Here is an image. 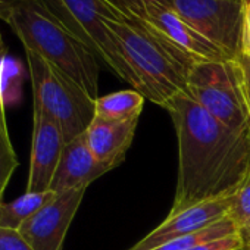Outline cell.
I'll return each mask as SVG.
<instances>
[{
    "label": "cell",
    "mask_w": 250,
    "mask_h": 250,
    "mask_svg": "<svg viewBox=\"0 0 250 250\" xmlns=\"http://www.w3.org/2000/svg\"><path fill=\"white\" fill-rule=\"evenodd\" d=\"M33 124L27 193H43L50 190L66 143L59 124L37 106H34Z\"/></svg>",
    "instance_id": "cell-10"
},
{
    "label": "cell",
    "mask_w": 250,
    "mask_h": 250,
    "mask_svg": "<svg viewBox=\"0 0 250 250\" xmlns=\"http://www.w3.org/2000/svg\"><path fill=\"white\" fill-rule=\"evenodd\" d=\"M5 52H6V49H5V43H3L2 34H0V59H2V58L5 56Z\"/></svg>",
    "instance_id": "cell-26"
},
{
    "label": "cell",
    "mask_w": 250,
    "mask_h": 250,
    "mask_svg": "<svg viewBox=\"0 0 250 250\" xmlns=\"http://www.w3.org/2000/svg\"><path fill=\"white\" fill-rule=\"evenodd\" d=\"M109 171L110 168L94 158L87 145L85 134H81L65 145L50 190L55 194H61L72 190L88 188L93 181Z\"/></svg>",
    "instance_id": "cell-12"
},
{
    "label": "cell",
    "mask_w": 250,
    "mask_h": 250,
    "mask_svg": "<svg viewBox=\"0 0 250 250\" xmlns=\"http://www.w3.org/2000/svg\"><path fill=\"white\" fill-rule=\"evenodd\" d=\"M124 17L168 40L197 62L232 59L191 28L172 6L146 0H109Z\"/></svg>",
    "instance_id": "cell-7"
},
{
    "label": "cell",
    "mask_w": 250,
    "mask_h": 250,
    "mask_svg": "<svg viewBox=\"0 0 250 250\" xmlns=\"http://www.w3.org/2000/svg\"><path fill=\"white\" fill-rule=\"evenodd\" d=\"M184 91L225 127L234 131L250 130V109L235 58L197 62L187 77Z\"/></svg>",
    "instance_id": "cell-5"
},
{
    "label": "cell",
    "mask_w": 250,
    "mask_h": 250,
    "mask_svg": "<svg viewBox=\"0 0 250 250\" xmlns=\"http://www.w3.org/2000/svg\"><path fill=\"white\" fill-rule=\"evenodd\" d=\"M17 167H18V159L8 130L5 102L0 97V203H2L5 188Z\"/></svg>",
    "instance_id": "cell-17"
},
{
    "label": "cell",
    "mask_w": 250,
    "mask_h": 250,
    "mask_svg": "<svg viewBox=\"0 0 250 250\" xmlns=\"http://www.w3.org/2000/svg\"><path fill=\"white\" fill-rule=\"evenodd\" d=\"M228 216L235 224L246 249L250 246V178H247L240 190L232 196Z\"/></svg>",
    "instance_id": "cell-18"
},
{
    "label": "cell",
    "mask_w": 250,
    "mask_h": 250,
    "mask_svg": "<svg viewBox=\"0 0 250 250\" xmlns=\"http://www.w3.org/2000/svg\"><path fill=\"white\" fill-rule=\"evenodd\" d=\"M137 124L139 121L113 122L94 116L84 133L94 158L110 169L119 167L133 145Z\"/></svg>",
    "instance_id": "cell-13"
},
{
    "label": "cell",
    "mask_w": 250,
    "mask_h": 250,
    "mask_svg": "<svg viewBox=\"0 0 250 250\" xmlns=\"http://www.w3.org/2000/svg\"><path fill=\"white\" fill-rule=\"evenodd\" d=\"M24 44L74 80L90 97L97 99V56L66 30L39 0L15 3L5 21Z\"/></svg>",
    "instance_id": "cell-3"
},
{
    "label": "cell",
    "mask_w": 250,
    "mask_h": 250,
    "mask_svg": "<svg viewBox=\"0 0 250 250\" xmlns=\"http://www.w3.org/2000/svg\"><path fill=\"white\" fill-rule=\"evenodd\" d=\"M20 2H22V0H0V6H14Z\"/></svg>",
    "instance_id": "cell-24"
},
{
    "label": "cell",
    "mask_w": 250,
    "mask_h": 250,
    "mask_svg": "<svg viewBox=\"0 0 250 250\" xmlns=\"http://www.w3.org/2000/svg\"><path fill=\"white\" fill-rule=\"evenodd\" d=\"M87 188L56 194L18 229L34 250H62Z\"/></svg>",
    "instance_id": "cell-9"
},
{
    "label": "cell",
    "mask_w": 250,
    "mask_h": 250,
    "mask_svg": "<svg viewBox=\"0 0 250 250\" xmlns=\"http://www.w3.org/2000/svg\"><path fill=\"white\" fill-rule=\"evenodd\" d=\"M164 109L178 140V177L169 213L234 196L250 174V130L225 127L186 91L172 96Z\"/></svg>",
    "instance_id": "cell-1"
},
{
    "label": "cell",
    "mask_w": 250,
    "mask_h": 250,
    "mask_svg": "<svg viewBox=\"0 0 250 250\" xmlns=\"http://www.w3.org/2000/svg\"><path fill=\"white\" fill-rule=\"evenodd\" d=\"M172 8L229 58L240 55L241 0H172Z\"/></svg>",
    "instance_id": "cell-8"
},
{
    "label": "cell",
    "mask_w": 250,
    "mask_h": 250,
    "mask_svg": "<svg viewBox=\"0 0 250 250\" xmlns=\"http://www.w3.org/2000/svg\"><path fill=\"white\" fill-rule=\"evenodd\" d=\"M34 93V106L50 115L63 133L65 143L84 134L94 119V100L74 80L40 55L25 50Z\"/></svg>",
    "instance_id": "cell-4"
},
{
    "label": "cell",
    "mask_w": 250,
    "mask_h": 250,
    "mask_svg": "<svg viewBox=\"0 0 250 250\" xmlns=\"http://www.w3.org/2000/svg\"><path fill=\"white\" fill-rule=\"evenodd\" d=\"M146 2L161 3V5H165V6H172V0H146Z\"/></svg>",
    "instance_id": "cell-25"
},
{
    "label": "cell",
    "mask_w": 250,
    "mask_h": 250,
    "mask_svg": "<svg viewBox=\"0 0 250 250\" xmlns=\"http://www.w3.org/2000/svg\"><path fill=\"white\" fill-rule=\"evenodd\" d=\"M0 250H34L18 229L0 227Z\"/></svg>",
    "instance_id": "cell-19"
},
{
    "label": "cell",
    "mask_w": 250,
    "mask_h": 250,
    "mask_svg": "<svg viewBox=\"0 0 250 250\" xmlns=\"http://www.w3.org/2000/svg\"><path fill=\"white\" fill-rule=\"evenodd\" d=\"M232 196L194 205L178 213H169L156 228L128 250H152L171 240L196 232L228 215Z\"/></svg>",
    "instance_id": "cell-11"
},
{
    "label": "cell",
    "mask_w": 250,
    "mask_h": 250,
    "mask_svg": "<svg viewBox=\"0 0 250 250\" xmlns=\"http://www.w3.org/2000/svg\"><path fill=\"white\" fill-rule=\"evenodd\" d=\"M240 71H241V81H243V88H244V94H246V100L250 109V56H243L238 55L235 58Z\"/></svg>",
    "instance_id": "cell-22"
},
{
    "label": "cell",
    "mask_w": 250,
    "mask_h": 250,
    "mask_svg": "<svg viewBox=\"0 0 250 250\" xmlns=\"http://www.w3.org/2000/svg\"><path fill=\"white\" fill-rule=\"evenodd\" d=\"M146 97L136 90H121L94 100V116L113 121L131 122L139 121Z\"/></svg>",
    "instance_id": "cell-14"
},
{
    "label": "cell",
    "mask_w": 250,
    "mask_h": 250,
    "mask_svg": "<svg viewBox=\"0 0 250 250\" xmlns=\"http://www.w3.org/2000/svg\"><path fill=\"white\" fill-rule=\"evenodd\" d=\"M11 9H12V6H0V20L6 21L8 17H9Z\"/></svg>",
    "instance_id": "cell-23"
},
{
    "label": "cell",
    "mask_w": 250,
    "mask_h": 250,
    "mask_svg": "<svg viewBox=\"0 0 250 250\" xmlns=\"http://www.w3.org/2000/svg\"><path fill=\"white\" fill-rule=\"evenodd\" d=\"M106 3L112 12L106 20V27L137 77L140 93L164 107L172 96L186 90L187 77L197 61L161 36L124 17L109 0Z\"/></svg>",
    "instance_id": "cell-2"
},
{
    "label": "cell",
    "mask_w": 250,
    "mask_h": 250,
    "mask_svg": "<svg viewBox=\"0 0 250 250\" xmlns=\"http://www.w3.org/2000/svg\"><path fill=\"white\" fill-rule=\"evenodd\" d=\"M237 232L238 231H237L235 224L232 222V219L228 215H225L224 218L218 219L216 222L210 224L209 227H206L203 229L183 235L175 240H171V241H168L156 249H152V250H190V249H194L196 246L203 244L206 241L228 237V235H232Z\"/></svg>",
    "instance_id": "cell-16"
},
{
    "label": "cell",
    "mask_w": 250,
    "mask_h": 250,
    "mask_svg": "<svg viewBox=\"0 0 250 250\" xmlns=\"http://www.w3.org/2000/svg\"><path fill=\"white\" fill-rule=\"evenodd\" d=\"M190 250H244V241H243L241 235L237 232V234H232L228 237L206 241V243L199 244Z\"/></svg>",
    "instance_id": "cell-20"
},
{
    "label": "cell",
    "mask_w": 250,
    "mask_h": 250,
    "mask_svg": "<svg viewBox=\"0 0 250 250\" xmlns=\"http://www.w3.org/2000/svg\"><path fill=\"white\" fill-rule=\"evenodd\" d=\"M240 55L250 56V0H241V40Z\"/></svg>",
    "instance_id": "cell-21"
},
{
    "label": "cell",
    "mask_w": 250,
    "mask_h": 250,
    "mask_svg": "<svg viewBox=\"0 0 250 250\" xmlns=\"http://www.w3.org/2000/svg\"><path fill=\"white\" fill-rule=\"evenodd\" d=\"M249 178H250V174H249Z\"/></svg>",
    "instance_id": "cell-28"
},
{
    "label": "cell",
    "mask_w": 250,
    "mask_h": 250,
    "mask_svg": "<svg viewBox=\"0 0 250 250\" xmlns=\"http://www.w3.org/2000/svg\"><path fill=\"white\" fill-rule=\"evenodd\" d=\"M56 194L49 190L43 193H27L14 202L0 203V227L9 229H20L21 225L30 219L37 210L49 203Z\"/></svg>",
    "instance_id": "cell-15"
},
{
    "label": "cell",
    "mask_w": 250,
    "mask_h": 250,
    "mask_svg": "<svg viewBox=\"0 0 250 250\" xmlns=\"http://www.w3.org/2000/svg\"><path fill=\"white\" fill-rule=\"evenodd\" d=\"M244 250H250V246H247V247H246Z\"/></svg>",
    "instance_id": "cell-27"
},
{
    "label": "cell",
    "mask_w": 250,
    "mask_h": 250,
    "mask_svg": "<svg viewBox=\"0 0 250 250\" xmlns=\"http://www.w3.org/2000/svg\"><path fill=\"white\" fill-rule=\"evenodd\" d=\"M39 2L119 78L140 93V83L124 59L122 52L106 27L112 15L106 0H39Z\"/></svg>",
    "instance_id": "cell-6"
}]
</instances>
